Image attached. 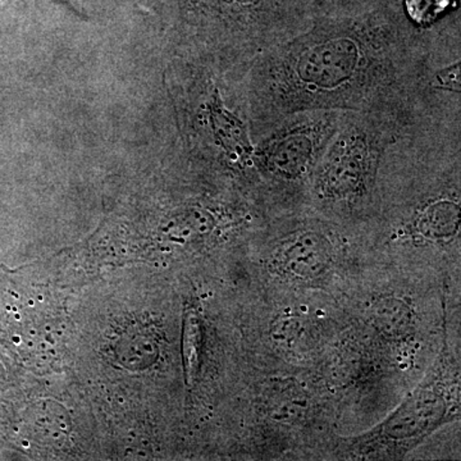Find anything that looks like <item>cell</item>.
Segmentation results:
<instances>
[{
    "mask_svg": "<svg viewBox=\"0 0 461 461\" xmlns=\"http://www.w3.org/2000/svg\"><path fill=\"white\" fill-rule=\"evenodd\" d=\"M384 2L387 0H315L320 17L362 14Z\"/></svg>",
    "mask_w": 461,
    "mask_h": 461,
    "instance_id": "cell-9",
    "label": "cell"
},
{
    "mask_svg": "<svg viewBox=\"0 0 461 461\" xmlns=\"http://www.w3.org/2000/svg\"><path fill=\"white\" fill-rule=\"evenodd\" d=\"M276 226L272 259L291 280L313 282L329 273L341 242V230L333 220L314 215H291Z\"/></svg>",
    "mask_w": 461,
    "mask_h": 461,
    "instance_id": "cell-6",
    "label": "cell"
},
{
    "mask_svg": "<svg viewBox=\"0 0 461 461\" xmlns=\"http://www.w3.org/2000/svg\"><path fill=\"white\" fill-rule=\"evenodd\" d=\"M194 11L208 35L227 45L238 69L320 17L315 0H194Z\"/></svg>",
    "mask_w": 461,
    "mask_h": 461,
    "instance_id": "cell-4",
    "label": "cell"
},
{
    "mask_svg": "<svg viewBox=\"0 0 461 461\" xmlns=\"http://www.w3.org/2000/svg\"><path fill=\"white\" fill-rule=\"evenodd\" d=\"M412 118L346 111L315 168L306 205L345 223L371 220L388 149Z\"/></svg>",
    "mask_w": 461,
    "mask_h": 461,
    "instance_id": "cell-2",
    "label": "cell"
},
{
    "mask_svg": "<svg viewBox=\"0 0 461 461\" xmlns=\"http://www.w3.org/2000/svg\"><path fill=\"white\" fill-rule=\"evenodd\" d=\"M369 320L375 330L386 338H403L411 329L412 309L400 297L382 296L373 303Z\"/></svg>",
    "mask_w": 461,
    "mask_h": 461,
    "instance_id": "cell-7",
    "label": "cell"
},
{
    "mask_svg": "<svg viewBox=\"0 0 461 461\" xmlns=\"http://www.w3.org/2000/svg\"><path fill=\"white\" fill-rule=\"evenodd\" d=\"M450 373L448 357L444 353L420 386L378 427L366 433L362 444L375 450H408L453 420L459 386Z\"/></svg>",
    "mask_w": 461,
    "mask_h": 461,
    "instance_id": "cell-5",
    "label": "cell"
},
{
    "mask_svg": "<svg viewBox=\"0 0 461 461\" xmlns=\"http://www.w3.org/2000/svg\"><path fill=\"white\" fill-rule=\"evenodd\" d=\"M203 330L202 321L196 312H187L184 323V339H182V351H184L185 373L189 384H193L198 377L200 363H202Z\"/></svg>",
    "mask_w": 461,
    "mask_h": 461,
    "instance_id": "cell-8",
    "label": "cell"
},
{
    "mask_svg": "<svg viewBox=\"0 0 461 461\" xmlns=\"http://www.w3.org/2000/svg\"><path fill=\"white\" fill-rule=\"evenodd\" d=\"M346 111L294 113L256 139L258 196L266 211L295 212L308 204L312 178Z\"/></svg>",
    "mask_w": 461,
    "mask_h": 461,
    "instance_id": "cell-3",
    "label": "cell"
},
{
    "mask_svg": "<svg viewBox=\"0 0 461 461\" xmlns=\"http://www.w3.org/2000/svg\"><path fill=\"white\" fill-rule=\"evenodd\" d=\"M433 25L412 23L402 0L321 16L241 72L254 140L299 112L336 109L414 117Z\"/></svg>",
    "mask_w": 461,
    "mask_h": 461,
    "instance_id": "cell-1",
    "label": "cell"
}]
</instances>
